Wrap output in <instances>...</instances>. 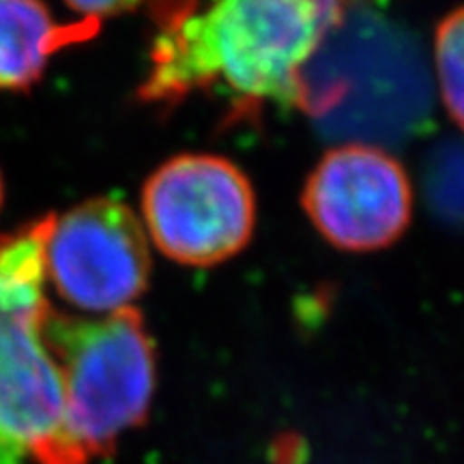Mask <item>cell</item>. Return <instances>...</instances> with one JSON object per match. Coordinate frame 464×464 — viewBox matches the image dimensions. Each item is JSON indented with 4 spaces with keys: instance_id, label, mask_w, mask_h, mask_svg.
<instances>
[{
    "instance_id": "obj_4",
    "label": "cell",
    "mask_w": 464,
    "mask_h": 464,
    "mask_svg": "<svg viewBox=\"0 0 464 464\" xmlns=\"http://www.w3.org/2000/svg\"><path fill=\"white\" fill-rule=\"evenodd\" d=\"M144 232L164 256L211 266L252 239L256 200L247 177L218 155H177L142 189Z\"/></svg>"
},
{
    "instance_id": "obj_8",
    "label": "cell",
    "mask_w": 464,
    "mask_h": 464,
    "mask_svg": "<svg viewBox=\"0 0 464 464\" xmlns=\"http://www.w3.org/2000/svg\"><path fill=\"white\" fill-rule=\"evenodd\" d=\"M434 67L445 110L464 131V7L440 20L434 34Z\"/></svg>"
},
{
    "instance_id": "obj_11",
    "label": "cell",
    "mask_w": 464,
    "mask_h": 464,
    "mask_svg": "<svg viewBox=\"0 0 464 464\" xmlns=\"http://www.w3.org/2000/svg\"><path fill=\"white\" fill-rule=\"evenodd\" d=\"M3 200H5V185H3V174H0V208H3Z\"/></svg>"
},
{
    "instance_id": "obj_3",
    "label": "cell",
    "mask_w": 464,
    "mask_h": 464,
    "mask_svg": "<svg viewBox=\"0 0 464 464\" xmlns=\"http://www.w3.org/2000/svg\"><path fill=\"white\" fill-rule=\"evenodd\" d=\"M44 340L65 390L63 440L72 464L106 458L149 417L155 353L136 307L80 318L48 310Z\"/></svg>"
},
{
    "instance_id": "obj_6",
    "label": "cell",
    "mask_w": 464,
    "mask_h": 464,
    "mask_svg": "<svg viewBox=\"0 0 464 464\" xmlns=\"http://www.w3.org/2000/svg\"><path fill=\"white\" fill-rule=\"evenodd\" d=\"M304 208L332 246L374 252L392 246L409 228L413 188L404 166L387 150L342 144L307 177Z\"/></svg>"
},
{
    "instance_id": "obj_10",
    "label": "cell",
    "mask_w": 464,
    "mask_h": 464,
    "mask_svg": "<svg viewBox=\"0 0 464 464\" xmlns=\"http://www.w3.org/2000/svg\"><path fill=\"white\" fill-rule=\"evenodd\" d=\"M65 3L84 20L100 22L102 17L119 15L136 9L142 0H65Z\"/></svg>"
},
{
    "instance_id": "obj_9",
    "label": "cell",
    "mask_w": 464,
    "mask_h": 464,
    "mask_svg": "<svg viewBox=\"0 0 464 464\" xmlns=\"http://www.w3.org/2000/svg\"><path fill=\"white\" fill-rule=\"evenodd\" d=\"M428 200L445 222L464 226V142H445L426 170Z\"/></svg>"
},
{
    "instance_id": "obj_2",
    "label": "cell",
    "mask_w": 464,
    "mask_h": 464,
    "mask_svg": "<svg viewBox=\"0 0 464 464\" xmlns=\"http://www.w3.org/2000/svg\"><path fill=\"white\" fill-rule=\"evenodd\" d=\"M52 222L45 216L0 237V464H72L63 376L44 340Z\"/></svg>"
},
{
    "instance_id": "obj_7",
    "label": "cell",
    "mask_w": 464,
    "mask_h": 464,
    "mask_svg": "<svg viewBox=\"0 0 464 464\" xmlns=\"http://www.w3.org/2000/svg\"><path fill=\"white\" fill-rule=\"evenodd\" d=\"M97 28L100 22L91 20L58 24L44 0H0V91L33 89L54 52L84 42Z\"/></svg>"
},
{
    "instance_id": "obj_5",
    "label": "cell",
    "mask_w": 464,
    "mask_h": 464,
    "mask_svg": "<svg viewBox=\"0 0 464 464\" xmlns=\"http://www.w3.org/2000/svg\"><path fill=\"white\" fill-rule=\"evenodd\" d=\"M150 274L147 232L125 202L92 198L52 222L45 280L65 304L91 314L131 307Z\"/></svg>"
},
{
    "instance_id": "obj_1",
    "label": "cell",
    "mask_w": 464,
    "mask_h": 464,
    "mask_svg": "<svg viewBox=\"0 0 464 464\" xmlns=\"http://www.w3.org/2000/svg\"><path fill=\"white\" fill-rule=\"evenodd\" d=\"M150 50L140 100L219 92L241 106H305L304 69L344 20V0H211L174 5Z\"/></svg>"
}]
</instances>
